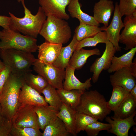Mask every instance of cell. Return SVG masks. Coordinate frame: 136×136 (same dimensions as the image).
<instances>
[{"label": "cell", "instance_id": "obj_1", "mask_svg": "<svg viewBox=\"0 0 136 136\" xmlns=\"http://www.w3.org/2000/svg\"><path fill=\"white\" fill-rule=\"evenodd\" d=\"M21 2L24 8V16L22 18H19L9 12L11 18V29L36 39L39 34L47 16L40 6L36 14L33 15L26 7L24 1Z\"/></svg>", "mask_w": 136, "mask_h": 136}, {"label": "cell", "instance_id": "obj_2", "mask_svg": "<svg viewBox=\"0 0 136 136\" xmlns=\"http://www.w3.org/2000/svg\"><path fill=\"white\" fill-rule=\"evenodd\" d=\"M24 82L22 76L11 73L0 95L2 113L9 120H11L19 107V94Z\"/></svg>", "mask_w": 136, "mask_h": 136}, {"label": "cell", "instance_id": "obj_3", "mask_svg": "<svg viewBox=\"0 0 136 136\" xmlns=\"http://www.w3.org/2000/svg\"><path fill=\"white\" fill-rule=\"evenodd\" d=\"M107 103L104 96L97 90L86 91L81 95L75 110L102 121L111 111Z\"/></svg>", "mask_w": 136, "mask_h": 136}, {"label": "cell", "instance_id": "obj_4", "mask_svg": "<svg viewBox=\"0 0 136 136\" xmlns=\"http://www.w3.org/2000/svg\"><path fill=\"white\" fill-rule=\"evenodd\" d=\"M47 17L39 34L46 41L62 44L67 43L72 34L68 23L65 20L53 16Z\"/></svg>", "mask_w": 136, "mask_h": 136}, {"label": "cell", "instance_id": "obj_5", "mask_svg": "<svg viewBox=\"0 0 136 136\" xmlns=\"http://www.w3.org/2000/svg\"><path fill=\"white\" fill-rule=\"evenodd\" d=\"M32 53L14 49H0V56L12 73L22 76L31 72L30 67L36 59Z\"/></svg>", "mask_w": 136, "mask_h": 136}, {"label": "cell", "instance_id": "obj_6", "mask_svg": "<svg viewBox=\"0 0 136 136\" xmlns=\"http://www.w3.org/2000/svg\"><path fill=\"white\" fill-rule=\"evenodd\" d=\"M0 49H14L31 53L38 49L36 39L11 29H4L1 31Z\"/></svg>", "mask_w": 136, "mask_h": 136}, {"label": "cell", "instance_id": "obj_7", "mask_svg": "<svg viewBox=\"0 0 136 136\" xmlns=\"http://www.w3.org/2000/svg\"><path fill=\"white\" fill-rule=\"evenodd\" d=\"M32 65L33 70L44 78L49 84L57 89L63 88V82L65 75V70L53 64L45 63L38 59Z\"/></svg>", "mask_w": 136, "mask_h": 136}, {"label": "cell", "instance_id": "obj_8", "mask_svg": "<svg viewBox=\"0 0 136 136\" xmlns=\"http://www.w3.org/2000/svg\"><path fill=\"white\" fill-rule=\"evenodd\" d=\"M35 107L33 105L19 107L11 119L12 126L18 127H31L40 129Z\"/></svg>", "mask_w": 136, "mask_h": 136}, {"label": "cell", "instance_id": "obj_9", "mask_svg": "<svg viewBox=\"0 0 136 136\" xmlns=\"http://www.w3.org/2000/svg\"><path fill=\"white\" fill-rule=\"evenodd\" d=\"M105 44L106 48L103 54L95 60L90 68V72L93 73L91 79L94 83L97 81L102 71L107 70L109 68L112 58L117 52L113 45L109 41Z\"/></svg>", "mask_w": 136, "mask_h": 136}, {"label": "cell", "instance_id": "obj_10", "mask_svg": "<svg viewBox=\"0 0 136 136\" xmlns=\"http://www.w3.org/2000/svg\"><path fill=\"white\" fill-rule=\"evenodd\" d=\"M122 17L119 11L118 3L116 2L111 23L106 27H102L103 30L106 32L108 40L112 44L117 52L121 50V47L119 45V41L120 31L124 26Z\"/></svg>", "mask_w": 136, "mask_h": 136}, {"label": "cell", "instance_id": "obj_11", "mask_svg": "<svg viewBox=\"0 0 136 136\" xmlns=\"http://www.w3.org/2000/svg\"><path fill=\"white\" fill-rule=\"evenodd\" d=\"M124 28L120 34L119 42L125 45L124 49L136 47V12L125 16L123 20Z\"/></svg>", "mask_w": 136, "mask_h": 136}, {"label": "cell", "instance_id": "obj_12", "mask_svg": "<svg viewBox=\"0 0 136 136\" xmlns=\"http://www.w3.org/2000/svg\"><path fill=\"white\" fill-rule=\"evenodd\" d=\"M72 0H39V4L46 16L52 15L67 20L70 18L65 9Z\"/></svg>", "mask_w": 136, "mask_h": 136}, {"label": "cell", "instance_id": "obj_13", "mask_svg": "<svg viewBox=\"0 0 136 136\" xmlns=\"http://www.w3.org/2000/svg\"><path fill=\"white\" fill-rule=\"evenodd\" d=\"M136 114V111L129 117L123 119L107 116L105 120L111 126L108 131L117 136H128L129 129L136 124L134 120Z\"/></svg>", "mask_w": 136, "mask_h": 136}, {"label": "cell", "instance_id": "obj_14", "mask_svg": "<svg viewBox=\"0 0 136 136\" xmlns=\"http://www.w3.org/2000/svg\"><path fill=\"white\" fill-rule=\"evenodd\" d=\"M19 102V107L27 105L36 106L48 105L43 96L36 90L27 85L24 81L20 92Z\"/></svg>", "mask_w": 136, "mask_h": 136}, {"label": "cell", "instance_id": "obj_15", "mask_svg": "<svg viewBox=\"0 0 136 136\" xmlns=\"http://www.w3.org/2000/svg\"><path fill=\"white\" fill-rule=\"evenodd\" d=\"M110 76L111 84L113 87H123L129 92L136 84L135 78L132 75L130 67H124L114 72Z\"/></svg>", "mask_w": 136, "mask_h": 136}, {"label": "cell", "instance_id": "obj_16", "mask_svg": "<svg viewBox=\"0 0 136 136\" xmlns=\"http://www.w3.org/2000/svg\"><path fill=\"white\" fill-rule=\"evenodd\" d=\"M115 10L113 2L111 0H100L94 6L93 17L99 23L104 24L105 27L109 25V22Z\"/></svg>", "mask_w": 136, "mask_h": 136}, {"label": "cell", "instance_id": "obj_17", "mask_svg": "<svg viewBox=\"0 0 136 136\" xmlns=\"http://www.w3.org/2000/svg\"><path fill=\"white\" fill-rule=\"evenodd\" d=\"M62 45L46 41L38 46V59L45 63L53 64L56 60Z\"/></svg>", "mask_w": 136, "mask_h": 136}, {"label": "cell", "instance_id": "obj_18", "mask_svg": "<svg viewBox=\"0 0 136 136\" xmlns=\"http://www.w3.org/2000/svg\"><path fill=\"white\" fill-rule=\"evenodd\" d=\"M65 81L63 83V88L65 90H70L76 89L84 91L88 90L92 85L91 78L87 79L85 82H80L74 74L75 70L69 65L65 68Z\"/></svg>", "mask_w": 136, "mask_h": 136}, {"label": "cell", "instance_id": "obj_19", "mask_svg": "<svg viewBox=\"0 0 136 136\" xmlns=\"http://www.w3.org/2000/svg\"><path fill=\"white\" fill-rule=\"evenodd\" d=\"M101 52L98 48L87 50L81 48L75 50L70 60L69 65L75 70L82 68L87 62L88 58L94 55H100Z\"/></svg>", "mask_w": 136, "mask_h": 136}, {"label": "cell", "instance_id": "obj_20", "mask_svg": "<svg viewBox=\"0 0 136 136\" xmlns=\"http://www.w3.org/2000/svg\"><path fill=\"white\" fill-rule=\"evenodd\" d=\"M76 111L68 105L62 103L57 116L64 123L69 133L76 136L75 126V116Z\"/></svg>", "mask_w": 136, "mask_h": 136}, {"label": "cell", "instance_id": "obj_21", "mask_svg": "<svg viewBox=\"0 0 136 136\" xmlns=\"http://www.w3.org/2000/svg\"><path fill=\"white\" fill-rule=\"evenodd\" d=\"M79 0H72L68 5V10L71 17L77 19L80 22L99 27L100 24L93 16L84 12Z\"/></svg>", "mask_w": 136, "mask_h": 136}, {"label": "cell", "instance_id": "obj_22", "mask_svg": "<svg viewBox=\"0 0 136 136\" xmlns=\"http://www.w3.org/2000/svg\"><path fill=\"white\" fill-rule=\"evenodd\" d=\"M78 42L74 34L69 44L66 47H61L59 54L53 64L59 68L65 70L69 65L70 60L75 50Z\"/></svg>", "mask_w": 136, "mask_h": 136}, {"label": "cell", "instance_id": "obj_23", "mask_svg": "<svg viewBox=\"0 0 136 136\" xmlns=\"http://www.w3.org/2000/svg\"><path fill=\"white\" fill-rule=\"evenodd\" d=\"M35 110L38 116L40 129L43 131L45 126L57 117V114L59 111L49 105L36 106Z\"/></svg>", "mask_w": 136, "mask_h": 136}, {"label": "cell", "instance_id": "obj_24", "mask_svg": "<svg viewBox=\"0 0 136 136\" xmlns=\"http://www.w3.org/2000/svg\"><path fill=\"white\" fill-rule=\"evenodd\" d=\"M136 99L129 93L120 105L114 111L113 116L123 119L131 116L136 111Z\"/></svg>", "mask_w": 136, "mask_h": 136}, {"label": "cell", "instance_id": "obj_25", "mask_svg": "<svg viewBox=\"0 0 136 136\" xmlns=\"http://www.w3.org/2000/svg\"><path fill=\"white\" fill-rule=\"evenodd\" d=\"M136 52V47L130 50L126 53L119 57H113L111 64L107 70L109 73L114 72L124 67H129L132 62Z\"/></svg>", "mask_w": 136, "mask_h": 136}, {"label": "cell", "instance_id": "obj_26", "mask_svg": "<svg viewBox=\"0 0 136 136\" xmlns=\"http://www.w3.org/2000/svg\"><path fill=\"white\" fill-rule=\"evenodd\" d=\"M56 91L62 103L75 110L79 104L81 95L84 91L76 89L67 90L63 88L57 89Z\"/></svg>", "mask_w": 136, "mask_h": 136}, {"label": "cell", "instance_id": "obj_27", "mask_svg": "<svg viewBox=\"0 0 136 136\" xmlns=\"http://www.w3.org/2000/svg\"><path fill=\"white\" fill-rule=\"evenodd\" d=\"M42 136H67L69 133L62 120L57 117L45 127Z\"/></svg>", "mask_w": 136, "mask_h": 136}, {"label": "cell", "instance_id": "obj_28", "mask_svg": "<svg viewBox=\"0 0 136 136\" xmlns=\"http://www.w3.org/2000/svg\"><path fill=\"white\" fill-rule=\"evenodd\" d=\"M22 76L25 83L27 85L40 94L48 84L47 81L43 77L39 74L35 75L31 72L27 73Z\"/></svg>", "mask_w": 136, "mask_h": 136}, {"label": "cell", "instance_id": "obj_29", "mask_svg": "<svg viewBox=\"0 0 136 136\" xmlns=\"http://www.w3.org/2000/svg\"><path fill=\"white\" fill-rule=\"evenodd\" d=\"M103 31L102 27L80 22L76 27L75 32L76 39L78 41L86 38L93 37Z\"/></svg>", "mask_w": 136, "mask_h": 136}, {"label": "cell", "instance_id": "obj_30", "mask_svg": "<svg viewBox=\"0 0 136 136\" xmlns=\"http://www.w3.org/2000/svg\"><path fill=\"white\" fill-rule=\"evenodd\" d=\"M111 98L107 101L108 107L111 111H114L120 105L129 92L122 87H113Z\"/></svg>", "mask_w": 136, "mask_h": 136}, {"label": "cell", "instance_id": "obj_31", "mask_svg": "<svg viewBox=\"0 0 136 136\" xmlns=\"http://www.w3.org/2000/svg\"><path fill=\"white\" fill-rule=\"evenodd\" d=\"M42 93L44 95L45 101L50 106L59 110L62 103L55 88L48 83Z\"/></svg>", "mask_w": 136, "mask_h": 136}, {"label": "cell", "instance_id": "obj_32", "mask_svg": "<svg viewBox=\"0 0 136 136\" xmlns=\"http://www.w3.org/2000/svg\"><path fill=\"white\" fill-rule=\"evenodd\" d=\"M108 41L105 31L99 32L94 36L79 41L75 50H78L86 47H94L99 43L106 44Z\"/></svg>", "mask_w": 136, "mask_h": 136}, {"label": "cell", "instance_id": "obj_33", "mask_svg": "<svg viewBox=\"0 0 136 136\" xmlns=\"http://www.w3.org/2000/svg\"><path fill=\"white\" fill-rule=\"evenodd\" d=\"M97 121V119L88 114L76 112L75 120L76 133L85 130L88 125Z\"/></svg>", "mask_w": 136, "mask_h": 136}, {"label": "cell", "instance_id": "obj_34", "mask_svg": "<svg viewBox=\"0 0 136 136\" xmlns=\"http://www.w3.org/2000/svg\"><path fill=\"white\" fill-rule=\"evenodd\" d=\"M9 136H42V133L40 129L35 128L12 126Z\"/></svg>", "mask_w": 136, "mask_h": 136}, {"label": "cell", "instance_id": "obj_35", "mask_svg": "<svg viewBox=\"0 0 136 136\" xmlns=\"http://www.w3.org/2000/svg\"><path fill=\"white\" fill-rule=\"evenodd\" d=\"M118 7L122 17L131 15L136 12V0H120Z\"/></svg>", "mask_w": 136, "mask_h": 136}, {"label": "cell", "instance_id": "obj_36", "mask_svg": "<svg viewBox=\"0 0 136 136\" xmlns=\"http://www.w3.org/2000/svg\"><path fill=\"white\" fill-rule=\"evenodd\" d=\"M111 127L109 123H103L97 121L88 125L85 130L89 136H96L100 131L103 130L108 131Z\"/></svg>", "mask_w": 136, "mask_h": 136}, {"label": "cell", "instance_id": "obj_37", "mask_svg": "<svg viewBox=\"0 0 136 136\" xmlns=\"http://www.w3.org/2000/svg\"><path fill=\"white\" fill-rule=\"evenodd\" d=\"M11 73L10 68L6 65L4 69L0 71V95L5 84Z\"/></svg>", "mask_w": 136, "mask_h": 136}, {"label": "cell", "instance_id": "obj_38", "mask_svg": "<svg viewBox=\"0 0 136 136\" xmlns=\"http://www.w3.org/2000/svg\"><path fill=\"white\" fill-rule=\"evenodd\" d=\"M12 126L11 121L7 119L0 126V136H9Z\"/></svg>", "mask_w": 136, "mask_h": 136}, {"label": "cell", "instance_id": "obj_39", "mask_svg": "<svg viewBox=\"0 0 136 136\" xmlns=\"http://www.w3.org/2000/svg\"><path fill=\"white\" fill-rule=\"evenodd\" d=\"M11 18L5 16H0V26L4 29H11Z\"/></svg>", "mask_w": 136, "mask_h": 136}, {"label": "cell", "instance_id": "obj_40", "mask_svg": "<svg viewBox=\"0 0 136 136\" xmlns=\"http://www.w3.org/2000/svg\"><path fill=\"white\" fill-rule=\"evenodd\" d=\"M131 73L132 75L136 78V58H135L129 67Z\"/></svg>", "mask_w": 136, "mask_h": 136}, {"label": "cell", "instance_id": "obj_41", "mask_svg": "<svg viewBox=\"0 0 136 136\" xmlns=\"http://www.w3.org/2000/svg\"><path fill=\"white\" fill-rule=\"evenodd\" d=\"M7 120L2 113V107L0 103V126L4 124Z\"/></svg>", "mask_w": 136, "mask_h": 136}, {"label": "cell", "instance_id": "obj_42", "mask_svg": "<svg viewBox=\"0 0 136 136\" xmlns=\"http://www.w3.org/2000/svg\"><path fill=\"white\" fill-rule=\"evenodd\" d=\"M130 94L136 99V84L131 89L129 92Z\"/></svg>", "mask_w": 136, "mask_h": 136}, {"label": "cell", "instance_id": "obj_43", "mask_svg": "<svg viewBox=\"0 0 136 136\" xmlns=\"http://www.w3.org/2000/svg\"><path fill=\"white\" fill-rule=\"evenodd\" d=\"M6 65L3 61L0 60V71L4 69Z\"/></svg>", "mask_w": 136, "mask_h": 136}, {"label": "cell", "instance_id": "obj_44", "mask_svg": "<svg viewBox=\"0 0 136 136\" xmlns=\"http://www.w3.org/2000/svg\"><path fill=\"white\" fill-rule=\"evenodd\" d=\"M23 1H24V0H17V1L18 2L20 3V2H21Z\"/></svg>", "mask_w": 136, "mask_h": 136}, {"label": "cell", "instance_id": "obj_45", "mask_svg": "<svg viewBox=\"0 0 136 136\" xmlns=\"http://www.w3.org/2000/svg\"><path fill=\"white\" fill-rule=\"evenodd\" d=\"M1 36V31H0V40Z\"/></svg>", "mask_w": 136, "mask_h": 136}, {"label": "cell", "instance_id": "obj_46", "mask_svg": "<svg viewBox=\"0 0 136 136\" xmlns=\"http://www.w3.org/2000/svg\"></svg>", "mask_w": 136, "mask_h": 136}]
</instances>
